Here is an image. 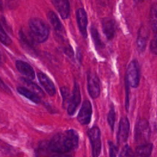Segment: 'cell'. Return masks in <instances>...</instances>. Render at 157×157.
<instances>
[{"instance_id":"22","label":"cell","mask_w":157,"mask_h":157,"mask_svg":"<svg viewBox=\"0 0 157 157\" xmlns=\"http://www.w3.org/2000/svg\"><path fill=\"white\" fill-rule=\"evenodd\" d=\"M91 35H92V41H93L94 44H95L96 49H101L103 46V43H102L101 39H100L98 30L95 27L91 28Z\"/></svg>"},{"instance_id":"18","label":"cell","mask_w":157,"mask_h":157,"mask_svg":"<svg viewBox=\"0 0 157 157\" xmlns=\"http://www.w3.org/2000/svg\"><path fill=\"white\" fill-rule=\"evenodd\" d=\"M48 18H49V21H50L51 25H52L54 30H55L58 34L62 35V34L64 32V28H63L62 25L59 19H58V17L57 16L56 14L54 12L50 11V12H49V13H48Z\"/></svg>"},{"instance_id":"3","label":"cell","mask_w":157,"mask_h":157,"mask_svg":"<svg viewBox=\"0 0 157 157\" xmlns=\"http://www.w3.org/2000/svg\"><path fill=\"white\" fill-rule=\"evenodd\" d=\"M150 136V127L148 121L141 119L137 122L135 130V140L140 145L147 144Z\"/></svg>"},{"instance_id":"24","label":"cell","mask_w":157,"mask_h":157,"mask_svg":"<svg viewBox=\"0 0 157 157\" xmlns=\"http://www.w3.org/2000/svg\"><path fill=\"white\" fill-rule=\"evenodd\" d=\"M0 41L2 43L5 45H9L12 43V40L11 38L8 36L6 32H5L4 29L2 26L1 23H0Z\"/></svg>"},{"instance_id":"1","label":"cell","mask_w":157,"mask_h":157,"mask_svg":"<svg viewBox=\"0 0 157 157\" xmlns=\"http://www.w3.org/2000/svg\"><path fill=\"white\" fill-rule=\"evenodd\" d=\"M78 144V136L73 130L57 133L48 143L50 150L58 153H67L75 149Z\"/></svg>"},{"instance_id":"33","label":"cell","mask_w":157,"mask_h":157,"mask_svg":"<svg viewBox=\"0 0 157 157\" xmlns=\"http://www.w3.org/2000/svg\"><path fill=\"white\" fill-rule=\"evenodd\" d=\"M134 1H135V2H136V3H139V2H142V1H143V0H134Z\"/></svg>"},{"instance_id":"23","label":"cell","mask_w":157,"mask_h":157,"mask_svg":"<svg viewBox=\"0 0 157 157\" xmlns=\"http://www.w3.org/2000/svg\"><path fill=\"white\" fill-rule=\"evenodd\" d=\"M21 80L23 81V82L26 83V84H27L29 87H30L31 88L30 90H32V92L34 91V93L36 94L37 95L39 94V95H42V96H44V93H43V91L42 90V89L40 88V87H38L36 84H35V83L32 82L31 80L27 79V78H21Z\"/></svg>"},{"instance_id":"20","label":"cell","mask_w":157,"mask_h":157,"mask_svg":"<svg viewBox=\"0 0 157 157\" xmlns=\"http://www.w3.org/2000/svg\"><path fill=\"white\" fill-rule=\"evenodd\" d=\"M17 91H18L20 94L26 97L27 99H29V101L35 103V104H38L41 102V100L38 98V95H37L36 94L34 93V92H32V90H29V89L26 88V87H18V88H17Z\"/></svg>"},{"instance_id":"15","label":"cell","mask_w":157,"mask_h":157,"mask_svg":"<svg viewBox=\"0 0 157 157\" xmlns=\"http://www.w3.org/2000/svg\"><path fill=\"white\" fill-rule=\"evenodd\" d=\"M15 66H16L17 70L22 75L26 76L27 78V79L32 81V80H33L35 78V71H34L33 68H32L30 64L25 62V61L18 60V61H16V62H15Z\"/></svg>"},{"instance_id":"32","label":"cell","mask_w":157,"mask_h":157,"mask_svg":"<svg viewBox=\"0 0 157 157\" xmlns=\"http://www.w3.org/2000/svg\"><path fill=\"white\" fill-rule=\"evenodd\" d=\"M3 61V57H2V54L1 51H0V64Z\"/></svg>"},{"instance_id":"16","label":"cell","mask_w":157,"mask_h":157,"mask_svg":"<svg viewBox=\"0 0 157 157\" xmlns=\"http://www.w3.org/2000/svg\"><path fill=\"white\" fill-rule=\"evenodd\" d=\"M76 19L77 23H78V29H79L80 32L82 35L86 38L87 35V32H86V29H87V24H88V19H87V14H86V11L83 9H78L76 12Z\"/></svg>"},{"instance_id":"30","label":"cell","mask_w":157,"mask_h":157,"mask_svg":"<svg viewBox=\"0 0 157 157\" xmlns=\"http://www.w3.org/2000/svg\"><path fill=\"white\" fill-rule=\"evenodd\" d=\"M150 52L157 55V36L152 40L150 43Z\"/></svg>"},{"instance_id":"6","label":"cell","mask_w":157,"mask_h":157,"mask_svg":"<svg viewBox=\"0 0 157 157\" xmlns=\"http://www.w3.org/2000/svg\"><path fill=\"white\" fill-rule=\"evenodd\" d=\"M88 91L91 98L95 99L99 98L100 94V84L99 80L95 74L89 72L87 76Z\"/></svg>"},{"instance_id":"12","label":"cell","mask_w":157,"mask_h":157,"mask_svg":"<svg viewBox=\"0 0 157 157\" xmlns=\"http://www.w3.org/2000/svg\"><path fill=\"white\" fill-rule=\"evenodd\" d=\"M19 38L22 46L26 51V52H28L32 56L37 57L38 54H37L36 50L34 48L33 44H32V41H32V38L30 39L22 30L19 32Z\"/></svg>"},{"instance_id":"8","label":"cell","mask_w":157,"mask_h":157,"mask_svg":"<svg viewBox=\"0 0 157 157\" xmlns=\"http://www.w3.org/2000/svg\"><path fill=\"white\" fill-rule=\"evenodd\" d=\"M92 105L89 101H85L78 114V121L83 125L89 124L92 117Z\"/></svg>"},{"instance_id":"5","label":"cell","mask_w":157,"mask_h":157,"mask_svg":"<svg viewBox=\"0 0 157 157\" xmlns=\"http://www.w3.org/2000/svg\"><path fill=\"white\" fill-rule=\"evenodd\" d=\"M139 67L135 60L131 61L127 67L126 82L132 87H137L139 84Z\"/></svg>"},{"instance_id":"29","label":"cell","mask_w":157,"mask_h":157,"mask_svg":"<svg viewBox=\"0 0 157 157\" xmlns=\"http://www.w3.org/2000/svg\"><path fill=\"white\" fill-rule=\"evenodd\" d=\"M109 156L110 157H116L117 153V148L113 143L109 141Z\"/></svg>"},{"instance_id":"27","label":"cell","mask_w":157,"mask_h":157,"mask_svg":"<svg viewBox=\"0 0 157 157\" xmlns=\"http://www.w3.org/2000/svg\"><path fill=\"white\" fill-rule=\"evenodd\" d=\"M1 3L9 9L16 7L18 4V0H0Z\"/></svg>"},{"instance_id":"17","label":"cell","mask_w":157,"mask_h":157,"mask_svg":"<svg viewBox=\"0 0 157 157\" xmlns=\"http://www.w3.org/2000/svg\"><path fill=\"white\" fill-rule=\"evenodd\" d=\"M103 30L106 38L109 40L112 39L115 35V22L113 19L106 18L102 21Z\"/></svg>"},{"instance_id":"7","label":"cell","mask_w":157,"mask_h":157,"mask_svg":"<svg viewBox=\"0 0 157 157\" xmlns=\"http://www.w3.org/2000/svg\"><path fill=\"white\" fill-rule=\"evenodd\" d=\"M80 101H81V94H80L79 86L76 82H75L72 98H70L69 105L67 107V112L69 115H73L75 113L77 107L79 105Z\"/></svg>"},{"instance_id":"11","label":"cell","mask_w":157,"mask_h":157,"mask_svg":"<svg viewBox=\"0 0 157 157\" xmlns=\"http://www.w3.org/2000/svg\"><path fill=\"white\" fill-rule=\"evenodd\" d=\"M52 2L63 19L69 16L70 5L69 0H52Z\"/></svg>"},{"instance_id":"13","label":"cell","mask_w":157,"mask_h":157,"mask_svg":"<svg viewBox=\"0 0 157 157\" xmlns=\"http://www.w3.org/2000/svg\"><path fill=\"white\" fill-rule=\"evenodd\" d=\"M37 156L38 157H72L71 155L67 153H58L50 150L48 146V143H42L41 145L37 150Z\"/></svg>"},{"instance_id":"2","label":"cell","mask_w":157,"mask_h":157,"mask_svg":"<svg viewBox=\"0 0 157 157\" xmlns=\"http://www.w3.org/2000/svg\"><path fill=\"white\" fill-rule=\"evenodd\" d=\"M30 36L32 41L42 43L49 38V29L42 20L37 18H31L29 21Z\"/></svg>"},{"instance_id":"4","label":"cell","mask_w":157,"mask_h":157,"mask_svg":"<svg viewBox=\"0 0 157 157\" xmlns=\"http://www.w3.org/2000/svg\"><path fill=\"white\" fill-rule=\"evenodd\" d=\"M89 140L92 146V157H99L101 153V133L98 127H93L88 132Z\"/></svg>"},{"instance_id":"10","label":"cell","mask_w":157,"mask_h":157,"mask_svg":"<svg viewBox=\"0 0 157 157\" xmlns=\"http://www.w3.org/2000/svg\"><path fill=\"white\" fill-rule=\"evenodd\" d=\"M37 76H38V81L45 89V90L47 92L49 96H54L56 93V89L50 78L42 72H38Z\"/></svg>"},{"instance_id":"21","label":"cell","mask_w":157,"mask_h":157,"mask_svg":"<svg viewBox=\"0 0 157 157\" xmlns=\"http://www.w3.org/2000/svg\"><path fill=\"white\" fill-rule=\"evenodd\" d=\"M149 20H150L151 27L155 33L157 34V3L152 6L149 13Z\"/></svg>"},{"instance_id":"19","label":"cell","mask_w":157,"mask_h":157,"mask_svg":"<svg viewBox=\"0 0 157 157\" xmlns=\"http://www.w3.org/2000/svg\"><path fill=\"white\" fill-rule=\"evenodd\" d=\"M152 151V144H147L139 145L135 150L132 157H151Z\"/></svg>"},{"instance_id":"31","label":"cell","mask_w":157,"mask_h":157,"mask_svg":"<svg viewBox=\"0 0 157 157\" xmlns=\"http://www.w3.org/2000/svg\"><path fill=\"white\" fill-rule=\"evenodd\" d=\"M0 89H1V90H2L3 91H5V92L10 93V90H9V88L8 87V86L6 85V84H4V82H3L1 79H0Z\"/></svg>"},{"instance_id":"26","label":"cell","mask_w":157,"mask_h":157,"mask_svg":"<svg viewBox=\"0 0 157 157\" xmlns=\"http://www.w3.org/2000/svg\"><path fill=\"white\" fill-rule=\"evenodd\" d=\"M115 110H114L113 107H111L110 110L109 112V114H108V123H109V125L112 131H113L114 130V126H115Z\"/></svg>"},{"instance_id":"28","label":"cell","mask_w":157,"mask_h":157,"mask_svg":"<svg viewBox=\"0 0 157 157\" xmlns=\"http://www.w3.org/2000/svg\"><path fill=\"white\" fill-rule=\"evenodd\" d=\"M119 157H132V150L128 145L125 146L119 154Z\"/></svg>"},{"instance_id":"25","label":"cell","mask_w":157,"mask_h":157,"mask_svg":"<svg viewBox=\"0 0 157 157\" xmlns=\"http://www.w3.org/2000/svg\"><path fill=\"white\" fill-rule=\"evenodd\" d=\"M60 91H61L62 97L63 107H66V104H68V105H69V101H70V98H69V90L66 87H62L60 88Z\"/></svg>"},{"instance_id":"14","label":"cell","mask_w":157,"mask_h":157,"mask_svg":"<svg viewBox=\"0 0 157 157\" xmlns=\"http://www.w3.org/2000/svg\"><path fill=\"white\" fill-rule=\"evenodd\" d=\"M148 38H149V31L146 27L143 26L140 28L136 40L137 50L139 53H143L146 49Z\"/></svg>"},{"instance_id":"9","label":"cell","mask_w":157,"mask_h":157,"mask_svg":"<svg viewBox=\"0 0 157 157\" xmlns=\"http://www.w3.org/2000/svg\"><path fill=\"white\" fill-rule=\"evenodd\" d=\"M129 133V122L127 117H123L121 118L119 125L118 134H117V141L119 144L125 143L128 139Z\"/></svg>"}]
</instances>
